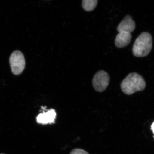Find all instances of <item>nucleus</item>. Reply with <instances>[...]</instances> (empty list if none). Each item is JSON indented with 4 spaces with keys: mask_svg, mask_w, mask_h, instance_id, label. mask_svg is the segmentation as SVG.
<instances>
[{
    "mask_svg": "<svg viewBox=\"0 0 154 154\" xmlns=\"http://www.w3.org/2000/svg\"><path fill=\"white\" fill-rule=\"evenodd\" d=\"M153 39L151 34L144 32L140 35L135 41L132 53L135 56L143 57L147 56L151 51Z\"/></svg>",
    "mask_w": 154,
    "mask_h": 154,
    "instance_id": "2",
    "label": "nucleus"
},
{
    "mask_svg": "<svg viewBox=\"0 0 154 154\" xmlns=\"http://www.w3.org/2000/svg\"><path fill=\"white\" fill-rule=\"evenodd\" d=\"M110 77L107 72L100 70L96 73L92 79V85L96 91L103 92L109 85Z\"/></svg>",
    "mask_w": 154,
    "mask_h": 154,
    "instance_id": "4",
    "label": "nucleus"
},
{
    "mask_svg": "<svg viewBox=\"0 0 154 154\" xmlns=\"http://www.w3.org/2000/svg\"><path fill=\"white\" fill-rule=\"evenodd\" d=\"M70 154H89L84 149H73Z\"/></svg>",
    "mask_w": 154,
    "mask_h": 154,
    "instance_id": "9",
    "label": "nucleus"
},
{
    "mask_svg": "<svg viewBox=\"0 0 154 154\" xmlns=\"http://www.w3.org/2000/svg\"><path fill=\"white\" fill-rule=\"evenodd\" d=\"M56 115L55 109H51L47 112L40 113L36 117V121L38 124H51L54 122Z\"/></svg>",
    "mask_w": 154,
    "mask_h": 154,
    "instance_id": "6",
    "label": "nucleus"
},
{
    "mask_svg": "<svg viewBox=\"0 0 154 154\" xmlns=\"http://www.w3.org/2000/svg\"><path fill=\"white\" fill-rule=\"evenodd\" d=\"M97 0H83L82 1V7L86 11H93L97 4Z\"/></svg>",
    "mask_w": 154,
    "mask_h": 154,
    "instance_id": "8",
    "label": "nucleus"
},
{
    "mask_svg": "<svg viewBox=\"0 0 154 154\" xmlns=\"http://www.w3.org/2000/svg\"><path fill=\"white\" fill-rule=\"evenodd\" d=\"M151 129L152 130V132L153 133V134H154V122L152 123V124L151 126Z\"/></svg>",
    "mask_w": 154,
    "mask_h": 154,
    "instance_id": "10",
    "label": "nucleus"
},
{
    "mask_svg": "<svg viewBox=\"0 0 154 154\" xmlns=\"http://www.w3.org/2000/svg\"><path fill=\"white\" fill-rule=\"evenodd\" d=\"M0 154H4V153H1Z\"/></svg>",
    "mask_w": 154,
    "mask_h": 154,
    "instance_id": "11",
    "label": "nucleus"
},
{
    "mask_svg": "<svg viewBox=\"0 0 154 154\" xmlns=\"http://www.w3.org/2000/svg\"><path fill=\"white\" fill-rule=\"evenodd\" d=\"M146 86V83L143 77L135 72L129 74L121 84L122 91L128 95L142 91L145 89Z\"/></svg>",
    "mask_w": 154,
    "mask_h": 154,
    "instance_id": "1",
    "label": "nucleus"
},
{
    "mask_svg": "<svg viewBox=\"0 0 154 154\" xmlns=\"http://www.w3.org/2000/svg\"><path fill=\"white\" fill-rule=\"evenodd\" d=\"M136 24L131 17L127 15L119 25L117 30L119 32H123L131 33L135 29Z\"/></svg>",
    "mask_w": 154,
    "mask_h": 154,
    "instance_id": "5",
    "label": "nucleus"
},
{
    "mask_svg": "<svg viewBox=\"0 0 154 154\" xmlns=\"http://www.w3.org/2000/svg\"><path fill=\"white\" fill-rule=\"evenodd\" d=\"M131 39V34L126 32H119L115 38V45L119 48L125 47L130 44Z\"/></svg>",
    "mask_w": 154,
    "mask_h": 154,
    "instance_id": "7",
    "label": "nucleus"
},
{
    "mask_svg": "<svg viewBox=\"0 0 154 154\" xmlns=\"http://www.w3.org/2000/svg\"><path fill=\"white\" fill-rule=\"evenodd\" d=\"M11 72L15 75H19L24 70L26 61L24 55L19 51H15L11 54L9 58Z\"/></svg>",
    "mask_w": 154,
    "mask_h": 154,
    "instance_id": "3",
    "label": "nucleus"
}]
</instances>
